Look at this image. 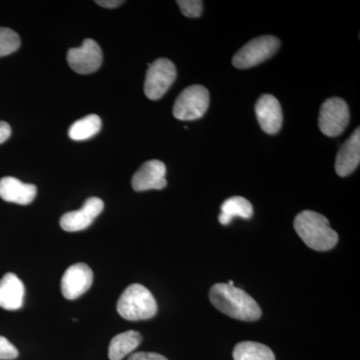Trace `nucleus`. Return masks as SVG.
<instances>
[{
    "label": "nucleus",
    "mask_w": 360,
    "mask_h": 360,
    "mask_svg": "<svg viewBox=\"0 0 360 360\" xmlns=\"http://www.w3.org/2000/svg\"><path fill=\"white\" fill-rule=\"evenodd\" d=\"M350 115L347 103L340 97H333L322 103L319 125L322 134L336 137L347 129Z\"/></svg>",
    "instance_id": "7"
},
{
    "label": "nucleus",
    "mask_w": 360,
    "mask_h": 360,
    "mask_svg": "<svg viewBox=\"0 0 360 360\" xmlns=\"http://www.w3.org/2000/svg\"><path fill=\"white\" fill-rule=\"evenodd\" d=\"M141 333L135 330L125 331L115 336L110 341L108 348V357L110 360H122L131 354L141 345Z\"/></svg>",
    "instance_id": "16"
},
{
    "label": "nucleus",
    "mask_w": 360,
    "mask_h": 360,
    "mask_svg": "<svg viewBox=\"0 0 360 360\" xmlns=\"http://www.w3.org/2000/svg\"><path fill=\"white\" fill-rule=\"evenodd\" d=\"M176 68L167 58H158L149 65L144 82V94L150 101H158L176 79Z\"/></svg>",
    "instance_id": "6"
},
{
    "label": "nucleus",
    "mask_w": 360,
    "mask_h": 360,
    "mask_svg": "<svg viewBox=\"0 0 360 360\" xmlns=\"http://www.w3.org/2000/svg\"><path fill=\"white\" fill-rule=\"evenodd\" d=\"M103 51L94 39H85L82 46L70 49L68 52V65L79 75L96 72L103 65Z\"/></svg>",
    "instance_id": "8"
},
{
    "label": "nucleus",
    "mask_w": 360,
    "mask_h": 360,
    "mask_svg": "<svg viewBox=\"0 0 360 360\" xmlns=\"http://www.w3.org/2000/svg\"><path fill=\"white\" fill-rule=\"evenodd\" d=\"M234 360H276L274 352L266 345L255 341L238 343L233 350Z\"/></svg>",
    "instance_id": "18"
},
{
    "label": "nucleus",
    "mask_w": 360,
    "mask_h": 360,
    "mask_svg": "<svg viewBox=\"0 0 360 360\" xmlns=\"http://www.w3.org/2000/svg\"><path fill=\"white\" fill-rule=\"evenodd\" d=\"M165 174H167V167L162 161L149 160L143 163L132 176V188L135 191H146L150 189L160 191L167 184Z\"/></svg>",
    "instance_id": "11"
},
{
    "label": "nucleus",
    "mask_w": 360,
    "mask_h": 360,
    "mask_svg": "<svg viewBox=\"0 0 360 360\" xmlns=\"http://www.w3.org/2000/svg\"><path fill=\"white\" fill-rule=\"evenodd\" d=\"M123 2L124 1H122V0H97L96 4L99 6L105 7V8H115V7L122 6Z\"/></svg>",
    "instance_id": "25"
},
{
    "label": "nucleus",
    "mask_w": 360,
    "mask_h": 360,
    "mask_svg": "<svg viewBox=\"0 0 360 360\" xmlns=\"http://www.w3.org/2000/svg\"><path fill=\"white\" fill-rule=\"evenodd\" d=\"M20 352L4 336L0 335V360H13L18 359Z\"/></svg>",
    "instance_id": "22"
},
{
    "label": "nucleus",
    "mask_w": 360,
    "mask_h": 360,
    "mask_svg": "<svg viewBox=\"0 0 360 360\" xmlns=\"http://www.w3.org/2000/svg\"><path fill=\"white\" fill-rule=\"evenodd\" d=\"M293 224L296 233L311 250H330L338 243V233L331 229L328 219L321 213L304 210L296 215Z\"/></svg>",
    "instance_id": "2"
},
{
    "label": "nucleus",
    "mask_w": 360,
    "mask_h": 360,
    "mask_svg": "<svg viewBox=\"0 0 360 360\" xmlns=\"http://www.w3.org/2000/svg\"><path fill=\"white\" fill-rule=\"evenodd\" d=\"M129 360H168L163 355L155 352H136L130 355Z\"/></svg>",
    "instance_id": "23"
},
{
    "label": "nucleus",
    "mask_w": 360,
    "mask_h": 360,
    "mask_svg": "<svg viewBox=\"0 0 360 360\" xmlns=\"http://www.w3.org/2000/svg\"><path fill=\"white\" fill-rule=\"evenodd\" d=\"M219 222L222 225L231 224L234 217L250 219L253 215L252 205L241 196H233L222 203L220 207Z\"/></svg>",
    "instance_id": "17"
},
{
    "label": "nucleus",
    "mask_w": 360,
    "mask_h": 360,
    "mask_svg": "<svg viewBox=\"0 0 360 360\" xmlns=\"http://www.w3.org/2000/svg\"><path fill=\"white\" fill-rule=\"evenodd\" d=\"M25 288L22 281L14 274H6L0 279V307L6 310H18L25 302Z\"/></svg>",
    "instance_id": "15"
},
{
    "label": "nucleus",
    "mask_w": 360,
    "mask_h": 360,
    "mask_svg": "<svg viewBox=\"0 0 360 360\" xmlns=\"http://www.w3.org/2000/svg\"><path fill=\"white\" fill-rule=\"evenodd\" d=\"M210 302L220 312L243 321H255L262 316V309L248 293L234 285L217 283L210 292Z\"/></svg>",
    "instance_id": "1"
},
{
    "label": "nucleus",
    "mask_w": 360,
    "mask_h": 360,
    "mask_svg": "<svg viewBox=\"0 0 360 360\" xmlns=\"http://www.w3.org/2000/svg\"><path fill=\"white\" fill-rule=\"evenodd\" d=\"M37 186L23 184L20 179L7 176L0 179V198L7 202L27 205L37 196Z\"/></svg>",
    "instance_id": "14"
},
{
    "label": "nucleus",
    "mask_w": 360,
    "mask_h": 360,
    "mask_svg": "<svg viewBox=\"0 0 360 360\" xmlns=\"http://www.w3.org/2000/svg\"><path fill=\"white\" fill-rule=\"evenodd\" d=\"M103 208L104 203L101 198H90L79 210L66 212L61 217V229L68 232L84 231L94 224V219L103 212Z\"/></svg>",
    "instance_id": "10"
},
{
    "label": "nucleus",
    "mask_w": 360,
    "mask_h": 360,
    "mask_svg": "<svg viewBox=\"0 0 360 360\" xmlns=\"http://www.w3.org/2000/svg\"><path fill=\"white\" fill-rule=\"evenodd\" d=\"M101 124L103 123L98 115H87L71 125L68 135L72 141H86L101 131Z\"/></svg>",
    "instance_id": "19"
},
{
    "label": "nucleus",
    "mask_w": 360,
    "mask_h": 360,
    "mask_svg": "<svg viewBox=\"0 0 360 360\" xmlns=\"http://www.w3.org/2000/svg\"><path fill=\"white\" fill-rule=\"evenodd\" d=\"M281 46V40L274 35H264L250 40L234 54L232 63L238 70L255 68L274 56Z\"/></svg>",
    "instance_id": "4"
},
{
    "label": "nucleus",
    "mask_w": 360,
    "mask_h": 360,
    "mask_svg": "<svg viewBox=\"0 0 360 360\" xmlns=\"http://www.w3.org/2000/svg\"><path fill=\"white\" fill-rule=\"evenodd\" d=\"M20 47V35L11 28L0 27V58L13 53Z\"/></svg>",
    "instance_id": "20"
},
{
    "label": "nucleus",
    "mask_w": 360,
    "mask_h": 360,
    "mask_svg": "<svg viewBox=\"0 0 360 360\" xmlns=\"http://www.w3.org/2000/svg\"><path fill=\"white\" fill-rule=\"evenodd\" d=\"M176 4H179L182 14L186 18H200L202 13L203 2L201 0H179Z\"/></svg>",
    "instance_id": "21"
},
{
    "label": "nucleus",
    "mask_w": 360,
    "mask_h": 360,
    "mask_svg": "<svg viewBox=\"0 0 360 360\" xmlns=\"http://www.w3.org/2000/svg\"><path fill=\"white\" fill-rule=\"evenodd\" d=\"M116 309L120 316L127 321H146L158 314V303L146 286L134 283L123 291Z\"/></svg>",
    "instance_id": "3"
},
{
    "label": "nucleus",
    "mask_w": 360,
    "mask_h": 360,
    "mask_svg": "<svg viewBox=\"0 0 360 360\" xmlns=\"http://www.w3.org/2000/svg\"><path fill=\"white\" fill-rule=\"evenodd\" d=\"M360 162V129L343 143L335 160V172L341 177L347 176L359 167Z\"/></svg>",
    "instance_id": "13"
},
{
    "label": "nucleus",
    "mask_w": 360,
    "mask_h": 360,
    "mask_svg": "<svg viewBox=\"0 0 360 360\" xmlns=\"http://www.w3.org/2000/svg\"><path fill=\"white\" fill-rule=\"evenodd\" d=\"M94 272L89 265L75 264L65 270L61 279V292L68 300H77L91 288Z\"/></svg>",
    "instance_id": "9"
},
{
    "label": "nucleus",
    "mask_w": 360,
    "mask_h": 360,
    "mask_svg": "<svg viewBox=\"0 0 360 360\" xmlns=\"http://www.w3.org/2000/svg\"><path fill=\"white\" fill-rule=\"evenodd\" d=\"M255 113L260 127L266 134H276L283 127V115L281 103L271 94H264L255 104Z\"/></svg>",
    "instance_id": "12"
},
{
    "label": "nucleus",
    "mask_w": 360,
    "mask_h": 360,
    "mask_svg": "<svg viewBox=\"0 0 360 360\" xmlns=\"http://www.w3.org/2000/svg\"><path fill=\"white\" fill-rule=\"evenodd\" d=\"M210 106V92L200 84L191 85L177 96L174 115L179 120H195L202 117Z\"/></svg>",
    "instance_id": "5"
},
{
    "label": "nucleus",
    "mask_w": 360,
    "mask_h": 360,
    "mask_svg": "<svg viewBox=\"0 0 360 360\" xmlns=\"http://www.w3.org/2000/svg\"><path fill=\"white\" fill-rule=\"evenodd\" d=\"M11 129L8 123L0 122V144L6 142L11 137Z\"/></svg>",
    "instance_id": "24"
}]
</instances>
